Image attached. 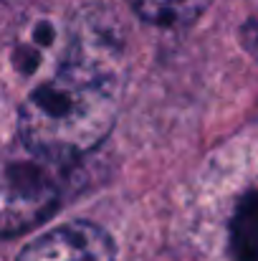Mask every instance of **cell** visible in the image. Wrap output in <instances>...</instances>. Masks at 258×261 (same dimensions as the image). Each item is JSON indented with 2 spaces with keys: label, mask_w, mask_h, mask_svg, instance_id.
Wrapping results in <instances>:
<instances>
[{
  "label": "cell",
  "mask_w": 258,
  "mask_h": 261,
  "mask_svg": "<svg viewBox=\"0 0 258 261\" xmlns=\"http://www.w3.org/2000/svg\"><path fill=\"white\" fill-rule=\"evenodd\" d=\"M231 249L238 261H258V190H251L231 218Z\"/></svg>",
  "instance_id": "5"
},
{
  "label": "cell",
  "mask_w": 258,
  "mask_h": 261,
  "mask_svg": "<svg viewBox=\"0 0 258 261\" xmlns=\"http://www.w3.org/2000/svg\"><path fill=\"white\" fill-rule=\"evenodd\" d=\"M241 41H243V48L258 61V10L243 23V28H241Z\"/></svg>",
  "instance_id": "6"
},
{
  "label": "cell",
  "mask_w": 258,
  "mask_h": 261,
  "mask_svg": "<svg viewBox=\"0 0 258 261\" xmlns=\"http://www.w3.org/2000/svg\"><path fill=\"white\" fill-rule=\"evenodd\" d=\"M129 8L147 23L160 28H187L192 25L213 0H127Z\"/></svg>",
  "instance_id": "4"
},
{
  "label": "cell",
  "mask_w": 258,
  "mask_h": 261,
  "mask_svg": "<svg viewBox=\"0 0 258 261\" xmlns=\"http://www.w3.org/2000/svg\"><path fill=\"white\" fill-rule=\"evenodd\" d=\"M31 155V152H28ZM61 203L56 165L18 158L0 165V236L13 239L46 223Z\"/></svg>",
  "instance_id": "2"
},
{
  "label": "cell",
  "mask_w": 258,
  "mask_h": 261,
  "mask_svg": "<svg viewBox=\"0 0 258 261\" xmlns=\"http://www.w3.org/2000/svg\"><path fill=\"white\" fill-rule=\"evenodd\" d=\"M122 96V54L106 36H81L64 64L33 89L18 114L20 142L56 168L99 147L111 132Z\"/></svg>",
  "instance_id": "1"
},
{
  "label": "cell",
  "mask_w": 258,
  "mask_h": 261,
  "mask_svg": "<svg viewBox=\"0 0 258 261\" xmlns=\"http://www.w3.org/2000/svg\"><path fill=\"white\" fill-rule=\"evenodd\" d=\"M111 236L86 221L64 223L31 241L18 261H114Z\"/></svg>",
  "instance_id": "3"
}]
</instances>
